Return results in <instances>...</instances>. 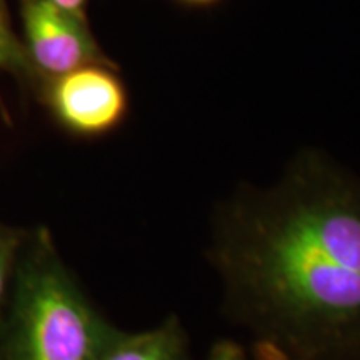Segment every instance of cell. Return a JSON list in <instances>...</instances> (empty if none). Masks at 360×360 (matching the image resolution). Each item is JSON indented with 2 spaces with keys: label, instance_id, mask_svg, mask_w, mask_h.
Listing matches in <instances>:
<instances>
[{
  "label": "cell",
  "instance_id": "cell-1",
  "mask_svg": "<svg viewBox=\"0 0 360 360\" xmlns=\"http://www.w3.org/2000/svg\"><path fill=\"white\" fill-rule=\"evenodd\" d=\"M209 259L257 360H360V182L305 152L215 215Z\"/></svg>",
  "mask_w": 360,
  "mask_h": 360
},
{
  "label": "cell",
  "instance_id": "cell-2",
  "mask_svg": "<svg viewBox=\"0 0 360 360\" xmlns=\"http://www.w3.org/2000/svg\"><path fill=\"white\" fill-rule=\"evenodd\" d=\"M0 360H98L114 334L45 229L24 240L12 277Z\"/></svg>",
  "mask_w": 360,
  "mask_h": 360
},
{
  "label": "cell",
  "instance_id": "cell-3",
  "mask_svg": "<svg viewBox=\"0 0 360 360\" xmlns=\"http://www.w3.org/2000/svg\"><path fill=\"white\" fill-rule=\"evenodd\" d=\"M49 103L69 132L97 137L122 122L129 97L124 82L109 64H92L53 77Z\"/></svg>",
  "mask_w": 360,
  "mask_h": 360
},
{
  "label": "cell",
  "instance_id": "cell-4",
  "mask_svg": "<svg viewBox=\"0 0 360 360\" xmlns=\"http://www.w3.org/2000/svg\"><path fill=\"white\" fill-rule=\"evenodd\" d=\"M29 60L51 77L92 64H109L84 15L51 0H25L22 8Z\"/></svg>",
  "mask_w": 360,
  "mask_h": 360
},
{
  "label": "cell",
  "instance_id": "cell-5",
  "mask_svg": "<svg viewBox=\"0 0 360 360\" xmlns=\"http://www.w3.org/2000/svg\"><path fill=\"white\" fill-rule=\"evenodd\" d=\"M98 360H191L177 315L141 332L114 330Z\"/></svg>",
  "mask_w": 360,
  "mask_h": 360
},
{
  "label": "cell",
  "instance_id": "cell-6",
  "mask_svg": "<svg viewBox=\"0 0 360 360\" xmlns=\"http://www.w3.org/2000/svg\"><path fill=\"white\" fill-rule=\"evenodd\" d=\"M22 244H24V238L20 232L0 225V305L8 292V283L12 282L13 269H15Z\"/></svg>",
  "mask_w": 360,
  "mask_h": 360
},
{
  "label": "cell",
  "instance_id": "cell-7",
  "mask_svg": "<svg viewBox=\"0 0 360 360\" xmlns=\"http://www.w3.org/2000/svg\"><path fill=\"white\" fill-rule=\"evenodd\" d=\"M29 56L25 47L13 37L6 22L0 17V69L22 70L25 69Z\"/></svg>",
  "mask_w": 360,
  "mask_h": 360
},
{
  "label": "cell",
  "instance_id": "cell-8",
  "mask_svg": "<svg viewBox=\"0 0 360 360\" xmlns=\"http://www.w3.org/2000/svg\"><path fill=\"white\" fill-rule=\"evenodd\" d=\"M207 360H247L244 349L233 340H219Z\"/></svg>",
  "mask_w": 360,
  "mask_h": 360
},
{
  "label": "cell",
  "instance_id": "cell-9",
  "mask_svg": "<svg viewBox=\"0 0 360 360\" xmlns=\"http://www.w3.org/2000/svg\"><path fill=\"white\" fill-rule=\"evenodd\" d=\"M52 4H56L57 7L64 8L67 12L77 13V15H84V8L87 0H51Z\"/></svg>",
  "mask_w": 360,
  "mask_h": 360
},
{
  "label": "cell",
  "instance_id": "cell-10",
  "mask_svg": "<svg viewBox=\"0 0 360 360\" xmlns=\"http://www.w3.org/2000/svg\"><path fill=\"white\" fill-rule=\"evenodd\" d=\"M177 2L188 7H210V6H215V4H219L220 0H177Z\"/></svg>",
  "mask_w": 360,
  "mask_h": 360
},
{
  "label": "cell",
  "instance_id": "cell-11",
  "mask_svg": "<svg viewBox=\"0 0 360 360\" xmlns=\"http://www.w3.org/2000/svg\"><path fill=\"white\" fill-rule=\"evenodd\" d=\"M0 17H2V13H0Z\"/></svg>",
  "mask_w": 360,
  "mask_h": 360
}]
</instances>
